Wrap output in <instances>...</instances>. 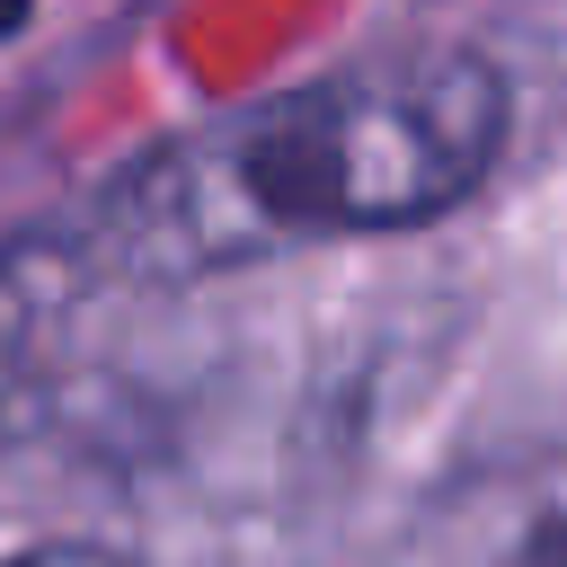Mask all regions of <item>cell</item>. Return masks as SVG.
I'll return each mask as SVG.
<instances>
[{
    "instance_id": "6da1fadb",
    "label": "cell",
    "mask_w": 567,
    "mask_h": 567,
    "mask_svg": "<svg viewBox=\"0 0 567 567\" xmlns=\"http://www.w3.org/2000/svg\"><path fill=\"white\" fill-rule=\"evenodd\" d=\"M505 71L470 44H408L248 97L133 159L71 230L80 266L186 284L319 239L425 230L505 151Z\"/></svg>"
},
{
    "instance_id": "7a4b0ae2",
    "label": "cell",
    "mask_w": 567,
    "mask_h": 567,
    "mask_svg": "<svg viewBox=\"0 0 567 567\" xmlns=\"http://www.w3.org/2000/svg\"><path fill=\"white\" fill-rule=\"evenodd\" d=\"M80 275H89V266H80L71 230H62V239H18V248H0V408L27 390V372H35V354H44V328H53V310L71 301Z\"/></svg>"
},
{
    "instance_id": "3957f363",
    "label": "cell",
    "mask_w": 567,
    "mask_h": 567,
    "mask_svg": "<svg viewBox=\"0 0 567 567\" xmlns=\"http://www.w3.org/2000/svg\"><path fill=\"white\" fill-rule=\"evenodd\" d=\"M9 567H124L115 549H89V540H53V549H27V558H9Z\"/></svg>"
},
{
    "instance_id": "277c9868",
    "label": "cell",
    "mask_w": 567,
    "mask_h": 567,
    "mask_svg": "<svg viewBox=\"0 0 567 567\" xmlns=\"http://www.w3.org/2000/svg\"><path fill=\"white\" fill-rule=\"evenodd\" d=\"M27 9H35V0H0V44H9L18 27H27Z\"/></svg>"
}]
</instances>
